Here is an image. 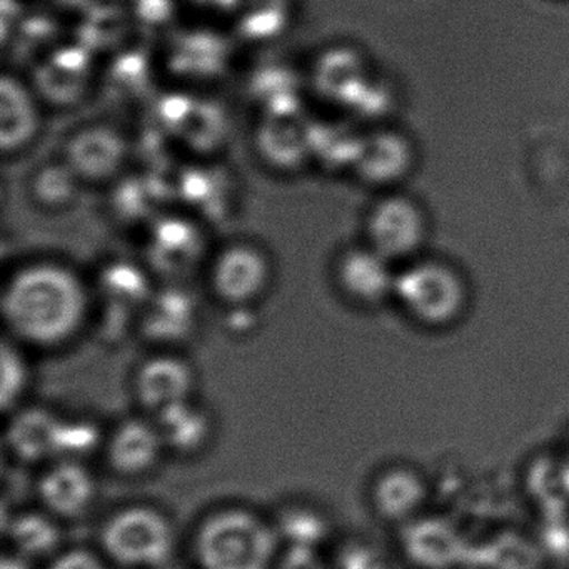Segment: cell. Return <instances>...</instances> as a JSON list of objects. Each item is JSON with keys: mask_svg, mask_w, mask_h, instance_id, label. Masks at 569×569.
I'll return each mask as SVG.
<instances>
[{"mask_svg": "<svg viewBox=\"0 0 569 569\" xmlns=\"http://www.w3.org/2000/svg\"><path fill=\"white\" fill-rule=\"evenodd\" d=\"M279 532L249 509L226 508L199 526L194 552L201 569H271Z\"/></svg>", "mask_w": 569, "mask_h": 569, "instance_id": "2", "label": "cell"}, {"mask_svg": "<svg viewBox=\"0 0 569 569\" xmlns=\"http://www.w3.org/2000/svg\"><path fill=\"white\" fill-rule=\"evenodd\" d=\"M422 231L421 214L405 199H385L369 214V248L386 259L398 258L416 249Z\"/></svg>", "mask_w": 569, "mask_h": 569, "instance_id": "8", "label": "cell"}, {"mask_svg": "<svg viewBox=\"0 0 569 569\" xmlns=\"http://www.w3.org/2000/svg\"><path fill=\"white\" fill-rule=\"evenodd\" d=\"M201 244V234H198V231L191 224L182 221H168L159 226V232L156 234L152 248L156 249V252H159L158 258H161L166 266H169L172 252H174L172 264H174V268H182V266H189L194 261V254L199 251Z\"/></svg>", "mask_w": 569, "mask_h": 569, "instance_id": "18", "label": "cell"}, {"mask_svg": "<svg viewBox=\"0 0 569 569\" xmlns=\"http://www.w3.org/2000/svg\"><path fill=\"white\" fill-rule=\"evenodd\" d=\"M271 279V259L251 242L224 246L209 266V288L228 308L254 305L268 291Z\"/></svg>", "mask_w": 569, "mask_h": 569, "instance_id": "4", "label": "cell"}, {"mask_svg": "<svg viewBox=\"0 0 569 569\" xmlns=\"http://www.w3.org/2000/svg\"><path fill=\"white\" fill-rule=\"evenodd\" d=\"M194 328V306L188 295L171 289L149 298L142 329L152 341L176 342L188 338Z\"/></svg>", "mask_w": 569, "mask_h": 569, "instance_id": "14", "label": "cell"}, {"mask_svg": "<svg viewBox=\"0 0 569 569\" xmlns=\"http://www.w3.org/2000/svg\"><path fill=\"white\" fill-rule=\"evenodd\" d=\"M154 422L166 448L184 455L199 451L211 436V419L208 412L196 406L192 399L159 412L154 416Z\"/></svg>", "mask_w": 569, "mask_h": 569, "instance_id": "15", "label": "cell"}, {"mask_svg": "<svg viewBox=\"0 0 569 569\" xmlns=\"http://www.w3.org/2000/svg\"><path fill=\"white\" fill-rule=\"evenodd\" d=\"M282 532L289 539V545L318 546L326 532L325 522L318 512L296 509L286 516Z\"/></svg>", "mask_w": 569, "mask_h": 569, "instance_id": "20", "label": "cell"}, {"mask_svg": "<svg viewBox=\"0 0 569 569\" xmlns=\"http://www.w3.org/2000/svg\"><path fill=\"white\" fill-rule=\"evenodd\" d=\"M406 308L426 322H445L462 305V286L449 269L428 264L409 269L396 282Z\"/></svg>", "mask_w": 569, "mask_h": 569, "instance_id": "5", "label": "cell"}, {"mask_svg": "<svg viewBox=\"0 0 569 569\" xmlns=\"http://www.w3.org/2000/svg\"><path fill=\"white\" fill-rule=\"evenodd\" d=\"M9 536L16 555L28 561L54 555L61 542V531L56 525L54 516L49 512H24L16 516Z\"/></svg>", "mask_w": 569, "mask_h": 569, "instance_id": "16", "label": "cell"}, {"mask_svg": "<svg viewBox=\"0 0 569 569\" xmlns=\"http://www.w3.org/2000/svg\"><path fill=\"white\" fill-rule=\"evenodd\" d=\"M68 422L48 409L19 412L8 431L11 451L24 462H41L66 452Z\"/></svg>", "mask_w": 569, "mask_h": 569, "instance_id": "10", "label": "cell"}, {"mask_svg": "<svg viewBox=\"0 0 569 569\" xmlns=\"http://www.w3.org/2000/svg\"><path fill=\"white\" fill-rule=\"evenodd\" d=\"M99 541L112 562L128 569L166 568L176 548L171 521L151 506L119 509L102 526Z\"/></svg>", "mask_w": 569, "mask_h": 569, "instance_id": "3", "label": "cell"}, {"mask_svg": "<svg viewBox=\"0 0 569 569\" xmlns=\"http://www.w3.org/2000/svg\"><path fill=\"white\" fill-rule=\"evenodd\" d=\"M156 422L146 419L122 421L108 441V462L112 471L126 478L148 475L164 449Z\"/></svg>", "mask_w": 569, "mask_h": 569, "instance_id": "9", "label": "cell"}, {"mask_svg": "<svg viewBox=\"0 0 569 569\" xmlns=\"http://www.w3.org/2000/svg\"><path fill=\"white\" fill-rule=\"evenodd\" d=\"M28 385V366L14 346H2V406L6 411L21 398Z\"/></svg>", "mask_w": 569, "mask_h": 569, "instance_id": "19", "label": "cell"}, {"mask_svg": "<svg viewBox=\"0 0 569 569\" xmlns=\"http://www.w3.org/2000/svg\"><path fill=\"white\" fill-rule=\"evenodd\" d=\"M38 492L49 515L78 518L94 502L96 481L91 471L76 459H58L41 476Z\"/></svg>", "mask_w": 569, "mask_h": 569, "instance_id": "7", "label": "cell"}, {"mask_svg": "<svg viewBox=\"0 0 569 569\" xmlns=\"http://www.w3.org/2000/svg\"><path fill=\"white\" fill-rule=\"evenodd\" d=\"M194 388V371L178 356L149 358L139 366L134 376L136 399L152 416L191 401Z\"/></svg>", "mask_w": 569, "mask_h": 569, "instance_id": "6", "label": "cell"}, {"mask_svg": "<svg viewBox=\"0 0 569 569\" xmlns=\"http://www.w3.org/2000/svg\"><path fill=\"white\" fill-rule=\"evenodd\" d=\"M2 569H31L29 566V561L22 556H6L4 561H2Z\"/></svg>", "mask_w": 569, "mask_h": 569, "instance_id": "23", "label": "cell"}, {"mask_svg": "<svg viewBox=\"0 0 569 569\" xmlns=\"http://www.w3.org/2000/svg\"><path fill=\"white\" fill-rule=\"evenodd\" d=\"M79 184L81 178L68 162L44 166L32 182V196L42 208H66L74 201Z\"/></svg>", "mask_w": 569, "mask_h": 569, "instance_id": "17", "label": "cell"}, {"mask_svg": "<svg viewBox=\"0 0 569 569\" xmlns=\"http://www.w3.org/2000/svg\"><path fill=\"white\" fill-rule=\"evenodd\" d=\"M162 569H171V568H168V566H166V568H162Z\"/></svg>", "mask_w": 569, "mask_h": 569, "instance_id": "24", "label": "cell"}, {"mask_svg": "<svg viewBox=\"0 0 569 569\" xmlns=\"http://www.w3.org/2000/svg\"><path fill=\"white\" fill-rule=\"evenodd\" d=\"M89 309L88 286L61 262L24 266L2 292V316L12 338L38 348L71 341L84 326Z\"/></svg>", "mask_w": 569, "mask_h": 569, "instance_id": "1", "label": "cell"}, {"mask_svg": "<svg viewBox=\"0 0 569 569\" xmlns=\"http://www.w3.org/2000/svg\"><path fill=\"white\" fill-rule=\"evenodd\" d=\"M276 569H328L315 546L289 545L276 561Z\"/></svg>", "mask_w": 569, "mask_h": 569, "instance_id": "21", "label": "cell"}, {"mask_svg": "<svg viewBox=\"0 0 569 569\" xmlns=\"http://www.w3.org/2000/svg\"><path fill=\"white\" fill-rule=\"evenodd\" d=\"M336 282L349 301L375 305L391 289L388 259L371 248L349 249L336 262Z\"/></svg>", "mask_w": 569, "mask_h": 569, "instance_id": "11", "label": "cell"}, {"mask_svg": "<svg viewBox=\"0 0 569 569\" xmlns=\"http://www.w3.org/2000/svg\"><path fill=\"white\" fill-rule=\"evenodd\" d=\"M126 158V142L119 132L106 126H92L79 132L68 148V164L81 179L101 181L111 178Z\"/></svg>", "mask_w": 569, "mask_h": 569, "instance_id": "13", "label": "cell"}, {"mask_svg": "<svg viewBox=\"0 0 569 569\" xmlns=\"http://www.w3.org/2000/svg\"><path fill=\"white\" fill-rule=\"evenodd\" d=\"M41 128V111L24 82L4 76L0 84V144L6 154L24 149Z\"/></svg>", "mask_w": 569, "mask_h": 569, "instance_id": "12", "label": "cell"}, {"mask_svg": "<svg viewBox=\"0 0 569 569\" xmlns=\"http://www.w3.org/2000/svg\"><path fill=\"white\" fill-rule=\"evenodd\" d=\"M49 569H106L98 555L88 549H69L54 556Z\"/></svg>", "mask_w": 569, "mask_h": 569, "instance_id": "22", "label": "cell"}]
</instances>
